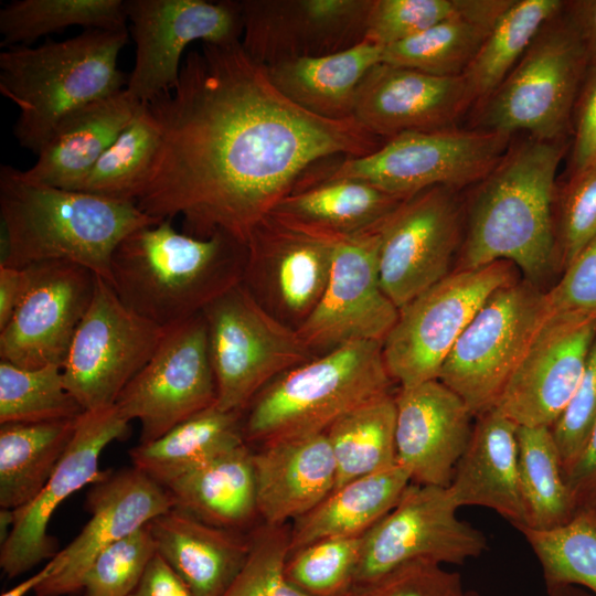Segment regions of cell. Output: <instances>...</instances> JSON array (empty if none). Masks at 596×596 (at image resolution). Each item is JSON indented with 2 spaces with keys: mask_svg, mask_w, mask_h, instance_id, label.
Returning a JSON list of instances; mask_svg holds the SVG:
<instances>
[{
  "mask_svg": "<svg viewBox=\"0 0 596 596\" xmlns=\"http://www.w3.org/2000/svg\"><path fill=\"white\" fill-rule=\"evenodd\" d=\"M147 105L161 147L136 204L159 221L181 216L182 232L199 238L225 233L246 244L313 163L385 142L355 118L327 119L291 102L241 42L188 52L175 87Z\"/></svg>",
  "mask_w": 596,
  "mask_h": 596,
  "instance_id": "cell-1",
  "label": "cell"
},
{
  "mask_svg": "<svg viewBox=\"0 0 596 596\" xmlns=\"http://www.w3.org/2000/svg\"><path fill=\"white\" fill-rule=\"evenodd\" d=\"M565 147V140L526 136L511 141L464 203V236L454 270L505 260L540 288L560 270L555 179Z\"/></svg>",
  "mask_w": 596,
  "mask_h": 596,
  "instance_id": "cell-2",
  "label": "cell"
},
{
  "mask_svg": "<svg viewBox=\"0 0 596 596\" xmlns=\"http://www.w3.org/2000/svg\"><path fill=\"white\" fill-rule=\"evenodd\" d=\"M0 215L1 265L70 262L109 284L113 254L120 242L160 222L136 203L35 183L9 164L0 167Z\"/></svg>",
  "mask_w": 596,
  "mask_h": 596,
  "instance_id": "cell-3",
  "label": "cell"
},
{
  "mask_svg": "<svg viewBox=\"0 0 596 596\" xmlns=\"http://www.w3.org/2000/svg\"><path fill=\"white\" fill-rule=\"evenodd\" d=\"M246 257V244L228 234L199 238L164 219L120 242L111 258L110 286L128 309L169 328L241 283Z\"/></svg>",
  "mask_w": 596,
  "mask_h": 596,
  "instance_id": "cell-4",
  "label": "cell"
},
{
  "mask_svg": "<svg viewBox=\"0 0 596 596\" xmlns=\"http://www.w3.org/2000/svg\"><path fill=\"white\" fill-rule=\"evenodd\" d=\"M127 41V29H94L36 47L4 49L0 93L19 109L13 135L20 147L38 156L65 117L124 89L118 57Z\"/></svg>",
  "mask_w": 596,
  "mask_h": 596,
  "instance_id": "cell-5",
  "label": "cell"
},
{
  "mask_svg": "<svg viewBox=\"0 0 596 596\" xmlns=\"http://www.w3.org/2000/svg\"><path fill=\"white\" fill-rule=\"evenodd\" d=\"M383 342L358 341L316 356L268 383L243 412L251 446L326 432L354 408L392 394Z\"/></svg>",
  "mask_w": 596,
  "mask_h": 596,
  "instance_id": "cell-6",
  "label": "cell"
},
{
  "mask_svg": "<svg viewBox=\"0 0 596 596\" xmlns=\"http://www.w3.org/2000/svg\"><path fill=\"white\" fill-rule=\"evenodd\" d=\"M587 72L586 49L565 1L507 77L472 107L469 128L565 140Z\"/></svg>",
  "mask_w": 596,
  "mask_h": 596,
  "instance_id": "cell-7",
  "label": "cell"
},
{
  "mask_svg": "<svg viewBox=\"0 0 596 596\" xmlns=\"http://www.w3.org/2000/svg\"><path fill=\"white\" fill-rule=\"evenodd\" d=\"M513 138L457 127L406 132L391 138L371 155L328 158L300 178H355L403 198L433 187L459 191L473 187L501 159Z\"/></svg>",
  "mask_w": 596,
  "mask_h": 596,
  "instance_id": "cell-8",
  "label": "cell"
},
{
  "mask_svg": "<svg viewBox=\"0 0 596 596\" xmlns=\"http://www.w3.org/2000/svg\"><path fill=\"white\" fill-rule=\"evenodd\" d=\"M550 317L546 290L525 279L497 289L446 358L438 379L476 417L494 408L512 372Z\"/></svg>",
  "mask_w": 596,
  "mask_h": 596,
  "instance_id": "cell-9",
  "label": "cell"
},
{
  "mask_svg": "<svg viewBox=\"0 0 596 596\" xmlns=\"http://www.w3.org/2000/svg\"><path fill=\"white\" fill-rule=\"evenodd\" d=\"M206 326L216 406L243 413L284 372L316 358L298 332L270 316L241 283L211 301Z\"/></svg>",
  "mask_w": 596,
  "mask_h": 596,
  "instance_id": "cell-10",
  "label": "cell"
},
{
  "mask_svg": "<svg viewBox=\"0 0 596 596\" xmlns=\"http://www.w3.org/2000/svg\"><path fill=\"white\" fill-rule=\"evenodd\" d=\"M510 262L453 270L400 309L383 341L389 374L400 387L437 380L455 343L485 301L520 279Z\"/></svg>",
  "mask_w": 596,
  "mask_h": 596,
  "instance_id": "cell-11",
  "label": "cell"
},
{
  "mask_svg": "<svg viewBox=\"0 0 596 596\" xmlns=\"http://www.w3.org/2000/svg\"><path fill=\"white\" fill-rule=\"evenodd\" d=\"M164 329L128 309L96 275L93 299L62 365L64 383L84 412L115 405Z\"/></svg>",
  "mask_w": 596,
  "mask_h": 596,
  "instance_id": "cell-12",
  "label": "cell"
},
{
  "mask_svg": "<svg viewBox=\"0 0 596 596\" xmlns=\"http://www.w3.org/2000/svg\"><path fill=\"white\" fill-rule=\"evenodd\" d=\"M216 383L202 313L164 329L153 354L115 405L140 423L139 443H149L191 416L216 405Z\"/></svg>",
  "mask_w": 596,
  "mask_h": 596,
  "instance_id": "cell-13",
  "label": "cell"
},
{
  "mask_svg": "<svg viewBox=\"0 0 596 596\" xmlns=\"http://www.w3.org/2000/svg\"><path fill=\"white\" fill-rule=\"evenodd\" d=\"M458 191L433 187L407 198L380 228L379 273L401 309L455 268L464 236Z\"/></svg>",
  "mask_w": 596,
  "mask_h": 596,
  "instance_id": "cell-14",
  "label": "cell"
},
{
  "mask_svg": "<svg viewBox=\"0 0 596 596\" xmlns=\"http://www.w3.org/2000/svg\"><path fill=\"white\" fill-rule=\"evenodd\" d=\"M338 240L269 213L247 238L242 284L270 316L298 331L326 289Z\"/></svg>",
  "mask_w": 596,
  "mask_h": 596,
  "instance_id": "cell-15",
  "label": "cell"
},
{
  "mask_svg": "<svg viewBox=\"0 0 596 596\" xmlns=\"http://www.w3.org/2000/svg\"><path fill=\"white\" fill-rule=\"evenodd\" d=\"M458 509L448 488L411 482L391 511L363 534L354 583L418 560L461 565L480 556L488 549L487 538L460 520Z\"/></svg>",
  "mask_w": 596,
  "mask_h": 596,
  "instance_id": "cell-16",
  "label": "cell"
},
{
  "mask_svg": "<svg viewBox=\"0 0 596 596\" xmlns=\"http://www.w3.org/2000/svg\"><path fill=\"white\" fill-rule=\"evenodd\" d=\"M136 44L127 92L142 104L178 83L185 49L194 41L215 45L241 42V1L126 0Z\"/></svg>",
  "mask_w": 596,
  "mask_h": 596,
  "instance_id": "cell-17",
  "label": "cell"
},
{
  "mask_svg": "<svg viewBox=\"0 0 596 596\" xmlns=\"http://www.w3.org/2000/svg\"><path fill=\"white\" fill-rule=\"evenodd\" d=\"M380 230L337 242L330 276L315 310L297 331L315 356L358 341L383 342L400 309L379 273Z\"/></svg>",
  "mask_w": 596,
  "mask_h": 596,
  "instance_id": "cell-18",
  "label": "cell"
},
{
  "mask_svg": "<svg viewBox=\"0 0 596 596\" xmlns=\"http://www.w3.org/2000/svg\"><path fill=\"white\" fill-rule=\"evenodd\" d=\"M129 432L130 422L116 405L86 411L78 417L73 438L46 485L32 501L13 510L11 533L0 549L4 575L17 577L56 555V540L47 532L53 513L71 494L106 476L107 470L98 465L102 453Z\"/></svg>",
  "mask_w": 596,
  "mask_h": 596,
  "instance_id": "cell-19",
  "label": "cell"
},
{
  "mask_svg": "<svg viewBox=\"0 0 596 596\" xmlns=\"http://www.w3.org/2000/svg\"><path fill=\"white\" fill-rule=\"evenodd\" d=\"M28 284L0 330V360L25 369L62 368L94 296L96 275L70 262L25 266Z\"/></svg>",
  "mask_w": 596,
  "mask_h": 596,
  "instance_id": "cell-20",
  "label": "cell"
},
{
  "mask_svg": "<svg viewBox=\"0 0 596 596\" xmlns=\"http://www.w3.org/2000/svg\"><path fill=\"white\" fill-rule=\"evenodd\" d=\"M373 0H244V51L273 65L348 50L364 40Z\"/></svg>",
  "mask_w": 596,
  "mask_h": 596,
  "instance_id": "cell-21",
  "label": "cell"
},
{
  "mask_svg": "<svg viewBox=\"0 0 596 596\" xmlns=\"http://www.w3.org/2000/svg\"><path fill=\"white\" fill-rule=\"evenodd\" d=\"M173 507L168 490L136 467L107 470L86 496L89 520L53 557L54 572L35 588V595L65 596L79 592L86 572L104 549Z\"/></svg>",
  "mask_w": 596,
  "mask_h": 596,
  "instance_id": "cell-22",
  "label": "cell"
},
{
  "mask_svg": "<svg viewBox=\"0 0 596 596\" xmlns=\"http://www.w3.org/2000/svg\"><path fill=\"white\" fill-rule=\"evenodd\" d=\"M596 338V321L550 316L494 406L519 426L552 427L571 401Z\"/></svg>",
  "mask_w": 596,
  "mask_h": 596,
  "instance_id": "cell-23",
  "label": "cell"
},
{
  "mask_svg": "<svg viewBox=\"0 0 596 596\" xmlns=\"http://www.w3.org/2000/svg\"><path fill=\"white\" fill-rule=\"evenodd\" d=\"M475 102L465 78L379 63L363 78L353 117L389 140L406 132L455 128Z\"/></svg>",
  "mask_w": 596,
  "mask_h": 596,
  "instance_id": "cell-24",
  "label": "cell"
},
{
  "mask_svg": "<svg viewBox=\"0 0 596 596\" xmlns=\"http://www.w3.org/2000/svg\"><path fill=\"white\" fill-rule=\"evenodd\" d=\"M396 465L412 482L447 488L472 433L465 402L439 380L395 393Z\"/></svg>",
  "mask_w": 596,
  "mask_h": 596,
  "instance_id": "cell-25",
  "label": "cell"
},
{
  "mask_svg": "<svg viewBox=\"0 0 596 596\" xmlns=\"http://www.w3.org/2000/svg\"><path fill=\"white\" fill-rule=\"evenodd\" d=\"M259 522L291 523L334 489L337 470L327 433L275 440L252 449Z\"/></svg>",
  "mask_w": 596,
  "mask_h": 596,
  "instance_id": "cell-26",
  "label": "cell"
},
{
  "mask_svg": "<svg viewBox=\"0 0 596 596\" xmlns=\"http://www.w3.org/2000/svg\"><path fill=\"white\" fill-rule=\"evenodd\" d=\"M518 427L496 408L476 417L467 448L447 487L458 508L492 509L515 529L528 525L519 481Z\"/></svg>",
  "mask_w": 596,
  "mask_h": 596,
  "instance_id": "cell-27",
  "label": "cell"
},
{
  "mask_svg": "<svg viewBox=\"0 0 596 596\" xmlns=\"http://www.w3.org/2000/svg\"><path fill=\"white\" fill-rule=\"evenodd\" d=\"M149 526L157 553L193 596H223L249 549V531L212 525L175 507Z\"/></svg>",
  "mask_w": 596,
  "mask_h": 596,
  "instance_id": "cell-28",
  "label": "cell"
},
{
  "mask_svg": "<svg viewBox=\"0 0 596 596\" xmlns=\"http://www.w3.org/2000/svg\"><path fill=\"white\" fill-rule=\"evenodd\" d=\"M143 104L126 88L65 117L23 175L35 183L75 190Z\"/></svg>",
  "mask_w": 596,
  "mask_h": 596,
  "instance_id": "cell-29",
  "label": "cell"
},
{
  "mask_svg": "<svg viewBox=\"0 0 596 596\" xmlns=\"http://www.w3.org/2000/svg\"><path fill=\"white\" fill-rule=\"evenodd\" d=\"M406 199L355 178H300L270 213L345 238L379 231Z\"/></svg>",
  "mask_w": 596,
  "mask_h": 596,
  "instance_id": "cell-30",
  "label": "cell"
},
{
  "mask_svg": "<svg viewBox=\"0 0 596 596\" xmlns=\"http://www.w3.org/2000/svg\"><path fill=\"white\" fill-rule=\"evenodd\" d=\"M383 47L363 40L334 54L267 68L275 86L301 108L327 119L345 120L354 118L359 87L368 72L382 62Z\"/></svg>",
  "mask_w": 596,
  "mask_h": 596,
  "instance_id": "cell-31",
  "label": "cell"
},
{
  "mask_svg": "<svg viewBox=\"0 0 596 596\" xmlns=\"http://www.w3.org/2000/svg\"><path fill=\"white\" fill-rule=\"evenodd\" d=\"M175 508L212 525L246 531L258 519L252 447L246 443L163 486Z\"/></svg>",
  "mask_w": 596,
  "mask_h": 596,
  "instance_id": "cell-32",
  "label": "cell"
},
{
  "mask_svg": "<svg viewBox=\"0 0 596 596\" xmlns=\"http://www.w3.org/2000/svg\"><path fill=\"white\" fill-rule=\"evenodd\" d=\"M409 475L395 465L336 488L290 523V553L316 541L366 533L397 503Z\"/></svg>",
  "mask_w": 596,
  "mask_h": 596,
  "instance_id": "cell-33",
  "label": "cell"
},
{
  "mask_svg": "<svg viewBox=\"0 0 596 596\" xmlns=\"http://www.w3.org/2000/svg\"><path fill=\"white\" fill-rule=\"evenodd\" d=\"M243 413L213 405L161 437L129 450L132 466L162 487L212 458L245 444Z\"/></svg>",
  "mask_w": 596,
  "mask_h": 596,
  "instance_id": "cell-34",
  "label": "cell"
},
{
  "mask_svg": "<svg viewBox=\"0 0 596 596\" xmlns=\"http://www.w3.org/2000/svg\"><path fill=\"white\" fill-rule=\"evenodd\" d=\"M77 419L0 425V505L32 501L64 456Z\"/></svg>",
  "mask_w": 596,
  "mask_h": 596,
  "instance_id": "cell-35",
  "label": "cell"
},
{
  "mask_svg": "<svg viewBox=\"0 0 596 596\" xmlns=\"http://www.w3.org/2000/svg\"><path fill=\"white\" fill-rule=\"evenodd\" d=\"M512 0H478L476 8L383 47L382 62L443 77L461 76Z\"/></svg>",
  "mask_w": 596,
  "mask_h": 596,
  "instance_id": "cell-36",
  "label": "cell"
},
{
  "mask_svg": "<svg viewBox=\"0 0 596 596\" xmlns=\"http://www.w3.org/2000/svg\"><path fill=\"white\" fill-rule=\"evenodd\" d=\"M160 147L159 124L143 104L74 191L137 203L150 182Z\"/></svg>",
  "mask_w": 596,
  "mask_h": 596,
  "instance_id": "cell-37",
  "label": "cell"
},
{
  "mask_svg": "<svg viewBox=\"0 0 596 596\" xmlns=\"http://www.w3.org/2000/svg\"><path fill=\"white\" fill-rule=\"evenodd\" d=\"M395 422L392 393L354 408L326 430L337 470L334 489L396 465Z\"/></svg>",
  "mask_w": 596,
  "mask_h": 596,
  "instance_id": "cell-38",
  "label": "cell"
},
{
  "mask_svg": "<svg viewBox=\"0 0 596 596\" xmlns=\"http://www.w3.org/2000/svg\"><path fill=\"white\" fill-rule=\"evenodd\" d=\"M564 3L561 0L511 1L462 74L473 98V106L499 86L544 23L561 11Z\"/></svg>",
  "mask_w": 596,
  "mask_h": 596,
  "instance_id": "cell-39",
  "label": "cell"
},
{
  "mask_svg": "<svg viewBox=\"0 0 596 596\" xmlns=\"http://www.w3.org/2000/svg\"><path fill=\"white\" fill-rule=\"evenodd\" d=\"M518 470L528 525L547 530L568 522L577 511L566 485L560 453L546 426H519Z\"/></svg>",
  "mask_w": 596,
  "mask_h": 596,
  "instance_id": "cell-40",
  "label": "cell"
},
{
  "mask_svg": "<svg viewBox=\"0 0 596 596\" xmlns=\"http://www.w3.org/2000/svg\"><path fill=\"white\" fill-rule=\"evenodd\" d=\"M121 0H14L0 11L1 46L29 45L70 26L127 29Z\"/></svg>",
  "mask_w": 596,
  "mask_h": 596,
  "instance_id": "cell-41",
  "label": "cell"
},
{
  "mask_svg": "<svg viewBox=\"0 0 596 596\" xmlns=\"http://www.w3.org/2000/svg\"><path fill=\"white\" fill-rule=\"evenodd\" d=\"M519 530L538 557L546 590L578 586L596 595V507L579 508L557 528Z\"/></svg>",
  "mask_w": 596,
  "mask_h": 596,
  "instance_id": "cell-42",
  "label": "cell"
},
{
  "mask_svg": "<svg viewBox=\"0 0 596 596\" xmlns=\"http://www.w3.org/2000/svg\"><path fill=\"white\" fill-rule=\"evenodd\" d=\"M83 413L61 366L25 369L0 360V425L75 419Z\"/></svg>",
  "mask_w": 596,
  "mask_h": 596,
  "instance_id": "cell-43",
  "label": "cell"
},
{
  "mask_svg": "<svg viewBox=\"0 0 596 596\" xmlns=\"http://www.w3.org/2000/svg\"><path fill=\"white\" fill-rule=\"evenodd\" d=\"M363 535L323 539L289 554L286 574L310 596H343L354 583Z\"/></svg>",
  "mask_w": 596,
  "mask_h": 596,
  "instance_id": "cell-44",
  "label": "cell"
},
{
  "mask_svg": "<svg viewBox=\"0 0 596 596\" xmlns=\"http://www.w3.org/2000/svg\"><path fill=\"white\" fill-rule=\"evenodd\" d=\"M289 554L290 523L254 525L245 562L223 596H310L289 581Z\"/></svg>",
  "mask_w": 596,
  "mask_h": 596,
  "instance_id": "cell-45",
  "label": "cell"
},
{
  "mask_svg": "<svg viewBox=\"0 0 596 596\" xmlns=\"http://www.w3.org/2000/svg\"><path fill=\"white\" fill-rule=\"evenodd\" d=\"M478 0H373L364 40L387 46L472 11Z\"/></svg>",
  "mask_w": 596,
  "mask_h": 596,
  "instance_id": "cell-46",
  "label": "cell"
},
{
  "mask_svg": "<svg viewBox=\"0 0 596 596\" xmlns=\"http://www.w3.org/2000/svg\"><path fill=\"white\" fill-rule=\"evenodd\" d=\"M560 272L596 237V160L568 174L554 204Z\"/></svg>",
  "mask_w": 596,
  "mask_h": 596,
  "instance_id": "cell-47",
  "label": "cell"
},
{
  "mask_svg": "<svg viewBox=\"0 0 596 596\" xmlns=\"http://www.w3.org/2000/svg\"><path fill=\"white\" fill-rule=\"evenodd\" d=\"M156 554L148 523L96 556L83 579V596H128Z\"/></svg>",
  "mask_w": 596,
  "mask_h": 596,
  "instance_id": "cell-48",
  "label": "cell"
},
{
  "mask_svg": "<svg viewBox=\"0 0 596 596\" xmlns=\"http://www.w3.org/2000/svg\"><path fill=\"white\" fill-rule=\"evenodd\" d=\"M460 575L440 564L418 560L375 578L354 583L343 596H460Z\"/></svg>",
  "mask_w": 596,
  "mask_h": 596,
  "instance_id": "cell-49",
  "label": "cell"
},
{
  "mask_svg": "<svg viewBox=\"0 0 596 596\" xmlns=\"http://www.w3.org/2000/svg\"><path fill=\"white\" fill-rule=\"evenodd\" d=\"M596 423V338L585 371L564 412L551 427L564 475L578 459Z\"/></svg>",
  "mask_w": 596,
  "mask_h": 596,
  "instance_id": "cell-50",
  "label": "cell"
},
{
  "mask_svg": "<svg viewBox=\"0 0 596 596\" xmlns=\"http://www.w3.org/2000/svg\"><path fill=\"white\" fill-rule=\"evenodd\" d=\"M551 316L596 321V237L562 272L546 290Z\"/></svg>",
  "mask_w": 596,
  "mask_h": 596,
  "instance_id": "cell-51",
  "label": "cell"
},
{
  "mask_svg": "<svg viewBox=\"0 0 596 596\" xmlns=\"http://www.w3.org/2000/svg\"><path fill=\"white\" fill-rule=\"evenodd\" d=\"M573 134L570 173L596 160V68L587 72L571 127Z\"/></svg>",
  "mask_w": 596,
  "mask_h": 596,
  "instance_id": "cell-52",
  "label": "cell"
},
{
  "mask_svg": "<svg viewBox=\"0 0 596 596\" xmlns=\"http://www.w3.org/2000/svg\"><path fill=\"white\" fill-rule=\"evenodd\" d=\"M577 510L596 498V423L578 459L564 475Z\"/></svg>",
  "mask_w": 596,
  "mask_h": 596,
  "instance_id": "cell-53",
  "label": "cell"
},
{
  "mask_svg": "<svg viewBox=\"0 0 596 596\" xmlns=\"http://www.w3.org/2000/svg\"><path fill=\"white\" fill-rule=\"evenodd\" d=\"M128 596H193L184 582L157 553Z\"/></svg>",
  "mask_w": 596,
  "mask_h": 596,
  "instance_id": "cell-54",
  "label": "cell"
},
{
  "mask_svg": "<svg viewBox=\"0 0 596 596\" xmlns=\"http://www.w3.org/2000/svg\"><path fill=\"white\" fill-rule=\"evenodd\" d=\"M28 284L25 267L0 264V330L12 318Z\"/></svg>",
  "mask_w": 596,
  "mask_h": 596,
  "instance_id": "cell-55",
  "label": "cell"
},
{
  "mask_svg": "<svg viewBox=\"0 0 596 596\" xmlns=\"http://www.w3.org/2000/svg\"><path fill=\"white\" fill-rule=\"evenodd\" d=\"M566 9L584 42L588 71L596 68V0L566 1Z\"/></svg>",
  "mask_w": 596,
  "mask_h": 596,
  "instance_id": "cell-56",
  "label": "cell"
},
{
  "mask_svg": "<svg viewBox=\"0 0 596 596\" xmlns=\"http://www.w3.org/2000/svg\"><path fill=\"white\" fill-rule=\"evenodd\" d=\"M55 561L52 557L47 563L35 574L29 576L14 587L2 593L1 596H25L29 592L35 590V588L45 582L54 572Z\"/></svg>",
  "mask_w": 596,
  "mask_h": 596,
  "instance_id": "cell-57",
  "label": "cell"
},
{
  "mask_svg": "<svg viewBox=\"0 0 596 596\" xmlns=\"http://www.w3.org/2000/svg\"><path fill=\"white\" fill-rule=\"evenodd\" d=\"M14 523L13 509L1 508L0 510V542L1 544L9 538Z\"/></svg>",
  "mask_w": 596,
  "mask_h": 596,
  "instance_id": "cell-58",
  "label": "cell"
},
{
  "mask_svg": "<svg viewBox=\"0 0 596 596\" xmlns=\"http://www.w3.org/2000/svg\"><path fill=\"white\" fill-rule=\"evenodd\" d=\"M549 596H596L589 590L578 586H563L547 590Z\"/></svg>",
  "mask_w": 596,
  "mask_h": 596,
  "instance_id": "cell-59",
  "label": "cell"
},
{
  "mask_svg": "<svg viewBox=\"0 0 596 596\" xmlns=\"http://www.w3.org/2000/svg\"><path fill=\"white\" fill-rule=\"evenodd\" d=\"M460 596H479V595L477 593H475V592H466V590H464Z\"/></svg>",
  "mask_w": 596,
  "mask_h": 596,
  "instance_id": "cell-60",
  "label": "cell"
},
{
  "mask_svg": "<svg viewBox=\"0 0 596 596\" xmlns=\"http://www.w3.org/2000/svg\"><path fill=\"white\" fill-rule=\"evenodd\" d=\"M589 505H595L596 507V498H595L594 502L592 504H589Z\"/></svg>",
  "mask_w": 596,
  "mask_h": 596,
  "instance_id": "cell-61",
  "label": "cell"
}]
</instances>
